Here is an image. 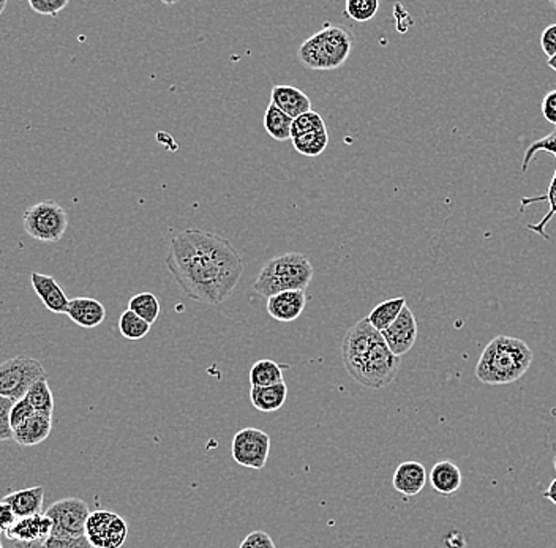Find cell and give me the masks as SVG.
<instances>
[{"label":"cell","instance_id":"obj_6","mask_svg":"<svg viewBox=\"0 0 556 548\" xmlns=\"http://www.w3.org/2000/svg\"><path fill=\"white\" fill-rule=\"evenodd\" d=\"M45 378H48V374L42 362L27 355L12 357L0 364V397L10 398L13 402L23 400L36 381Z\"/></svg>","mask_w":556,"mask_h":548},{"label":"cell","instance_id":"obj_13","mask_svg":"<svg viewBox=\"0 0 556 548\" xmlns=\"http://www.w3.org/2000/svg\"><path fill=\"white\" fill-rule=\"evenodd\" d=\"M53 531V523L46 513L32 517L18 518L16 523L6 531L5 536L10 543H45Z\"/></svg>","mask_w":556,"mask_h":548},{"label":"cell","instance_id":"obj_31","mask_svg":"<svg viewBox=\"0 0 556 548\" xmlns=\"http://www.w3.org/2000/svg\"><path fill=\"white\" fill-rule=\"evenodd\" d=\"M380 10L378 0H348L345 5V15L357 23H367L376 16Z\"/></svg>","mask_w":556,"mask_h":548},{"label":"cell","instance_id":"obj_10","mask_svg":"<svg viewBox=\"0 0 556 548\" xmlns=\"http://www.w3.org/2000/svg\"><path fill=\"white\" fill-rule=\"evenodd\" d=\"M85 537L94 548H122L127 541L128 524L117 513L95 511L87 518Z\"/></svg>","mask_w":556,"mask_h":548},{"label":"cell","instance_id":"obj_14","mask_svg":"<svg viewBox=\"0 0 556 548\" xmlns=\"http://www.w3.org/2000/svg\"><path fill=\"white\" fill-rule=\"evenodd\" d=\"M31 284L36 295L43 302V305L48 308L49 312L57 314H67L70 299L65 294V291L62 290L61 284L55 282V277L45 275V274H38V272H32Z\"/></svg>","mask_w":556,"mask_h":548},{"label":"cell","instance_id":"obj_47","mask_svg":"<svg viewBox=\"0 0 556 548\" xmlns=\"http://www.w3.org/2000/svg\"><path fill=\"white\" fill-rule=\"evenodd\" d=\"M0 548H4V545H2V543H0Z\"/></svg>","mask_w":556,"mask_h":548},{"label":"cell","instance_id":"obj_39","mask_svg":"<svg viewBox=\"0 0 556 548\" xmlns=\"http://www.w3.org/2000/svg\"><path fill=\"white\" fill-rule=\"evenodd\" d=\"M541 111L544 115L545 121L551 122L556 127V91H551L542 100Z\"/></svg>","mask_w":556,"mask_h":548},{"label":"cell","instance_id":"obj_42","mask_svg":"<svg viewBox=\"0 0 556 548\" xmlns=\"http://www.w3.org/2000/svg\"><path fill=\"white\" fill-rule=\"evenodd\" d=\"M544 498L545 500L551 501V503H553V504H555L556 506V477L555 479H553V481H551V485H549V488L545 490Z\"/></svg>","mask_w":556,"mask_h":548},{"label":"cell","instance_id":"obj_27","mask_svg":"<svg viewBox=\"0 0 556 548\" xmlns=\"http://www.w3.org/2000/svg\"><path fill=\"white\" fill-rule=\"evenodd\" d=\"M293 145L303 157H320L329 145V133L326 130L309 133L293 139Z\"/></svg>","mask_w":556,"mask_h":548},{"label":"cell","instance_id":"obj_9","mask_svg":"<svg viewBox=\"0 0 556 548\" xmlns=\"http://www.w3.org/2000/svg\"><path fill=\"white\" fill-rule=\"evenodd\" d=\"M273 441L271 436L260 428H243L239 430L231 444L233 460L237 464L250 470H263L271 455Z\"/></svg>","mask_w":556,"mask_h":548},{"label":"cell","instance_id":"obj_36","mask_svg":"<svg viewBox=\"0 0 556 548\" xmlns=\"http://www.w3.org/2000/svg\"><path fill=\"white\" fill-rule=\"evenodd\" d=\"M35 414V410L32 408V404H29L27 398L18 400L15 402L12 408V414H10V422H12V428H18L21 423H25L27 419H31Z\"/></svg>","mask_w":556,"mask_h":548},{"label":"cell","instance_id":"obj_22","mask_svg":"<svg viewBox=\"0 0 556 548\" xmlns=\"http://www.w3.org/2000/svg\"><path fill=\"white\" fill-rule=\"evenodd\" d=\"M248 380L252 387L275 386V384L284 383L283 365L271 359H261V361L254 362L250 368Z\"/></svg>","mask_w":556,"mask_h":548},{"label":"cell","instance_id":"obj_32","mask_svg":"<svg viewBox=\"0 0 556 548\" xmlns=\"http://www.w3.org/2000/svg\"><path fill=\"white\" fill-rule=\"evenodd\" d=\"M538 152H547L551 154L556 160V127L551 135H547L542 139H538L536 143H532L525 152V158H523V164H521V171H526L531 164V160Z\"/></svg>","mask_w":556,"mask_h":548},{"label":"cell","instance_id":"obj_24","mask_svg":"<svg viewBox=\"0 0 556 548\" xmlns=\"http://www.w3.org/2000/svg\"><path fill=\"white\" fill-rule=\"evenodd\" d=\"M291 127H293V119L290 115H284L283 111H280L275 105L271 103L264 115V128L269 133V136L275 141L293 139L291 138Z\"/></svg>","mask_w":556,"mask_h":548},{"label":"cell","instance_id":"obj_37","mask_svg":"<svg viewBox=\"0 0 556 548\" xmlns=\"http://www.w3.org/2000/svg\"><path fill=\"white\" fill-rule=\"evenodd\" d=\"M239 548H277L266 531H253L243 539Z\"/></svg>","mask_w":556,"mask_h":548},{"label":"cell","instance_id":"obj_2","mask_svg":"<svg viewBox=\"0 0 556 548\" xmlns=\"http://www.w3.org/2000/svg\"><path fill=\"white\" fill-rule=\"evenodd\" d=\"M342 361L351 378L367 389H382L392 384L400 370V357L392 354L382 332L376 331L367 318L346 332Z\"/></svg>","mask_w":556,"mask_h":548},{"label":"cell","instance_id":"obj_7","mask_svg":"<svg viewBox=\"0 0 556 548\" xmlns=\"http://www.w3.org/2000/svg\"><path fill=\"white\" fill-rule=\"evenodd\" d=\"M25 231L35 241L55 244L67 233L68 215L55 201H42L25 212Z\"/></svg>","mask_w":556,"mask_h":548},{"label":"cell","instance_id":"obj_8","mask_svg":"<svg viewBox=\"0 0 556 548\" xmlns=\"http://www.w3.org/2000/svg\"><path fill=\"white\" fill-rule=\"evenodd\" d=\"M45 513L53 523L51 536H85V523L91 515L85 501L79 498H64L51 504Z\"/></svg>","mask_w":556,"mask_h":548},{"label":"cell","instance_id":"obj_26","mask_svg":"<svg viewBox=\"0 0 556 548\" xmlns=\"http://www.w3.org/2000/svg\"><path fill=\"white\" fill-rule=\"evenodd\" d=\"M539 201H549V204H551V211H549V214H547V215H545V217L542 218L539 224H528V229L532 231V233H538L539 235H542L545 241H549V239H551V235L545 233V226L549 224L551 218L556 217V168L555 174H553V179H551L547 194H539V196H532V198L521 199V211H525L526 205L532 204V203H539Z\"/></svg>","mask_w":556,"mask_h":548},{"label":"cell","instance_id":"obj_20","mask_svg":"<svg viewBox=\"0 0 556 548\" xmlns=\"http://www.w3.org/2000/svg\"><path fill=\"white\" fill-rule=\"evenodd\" d=\"M43 501H45V488L31 487L18 490L6 494L4 503L12 507L13 513L18 518L32 517L43 513Z\"/></svg>","mask_w":556,"mask_h":548},{"label":"cell","instance_id":"obj_15","mask_svg":"<svg viewBox=\"0 0 556 548\" xmlns=\"http://www.w3.org/2000/svg\"><path fill=\"white\" fill-rule=\"evenodd\" d=\"M271 103L275 105L280 111H283L284 115H290L293 121L299 115L312 111V100L309 95L294 85H273V92H271Z\"/></svg>","mask_w":556,"mask_h":548},{"label":"cell","instance_id":"obj_25","mask_svg":"<svg viewBox=\"0 0 556 548\" xmlns=\"http://www.w3.org/2000/svg\"><path fill=\"white\" fill-rule=\"evenodd\" d=\"M25 398L29 400L32 408L35 410L36 414L43 416L53 417L55 413V395L49 387L48 378L36 381L35 384L29 389Z\"/></svg>","mask_w":556,"mask_h":548},{"label":"cell","instance_id":"obj_19","mask_svg":"<svg viewBox=\"0 0 556 548\" xmlns=\"http://www.w3.org/2000/svg\"><path fill=\"white\" fill-rule=\"evenodd\" d=\"M53 430V417L34 414L25 423L13 430V441H16L19 446L32 447L40 444L48 438Z\"/></svg>","mask_w":556,"mask_h":548},{"label":"cell","instance_id":"obj_21","mask_svg":"<svg viewBox=\"0 0 556 548\" xmlns=\"http://www.w3.org/2000/svg\"><path fill=\"white\" fill-rule=\"evenodd\" d=\"M288 398V387L284 383L275 386L252 387L250 391V402L254 410L261 413H273L283 408L284 402Z\"/></svg>","mask_w":556,"mask_h":548},{"label":"cell","instance_id":"obj_30","mask_svg":"<svg viewBox=\"0 0 556 548\" xmlns=\"http://www.w3.org/2000/svg\"><path fill=\"white\" fill-rule=\"evenodd\" d=\"M320 130H326V122L321 117L318 111H309L305 115H299L297 119L293 121V127H291V138H299L303 135H309V133L320 132Z\"/></svg>","mask_w":556,"mask_h":548},{"label":"cell","instance_id":"obj_17","mask_svg":"<svg viewBox=\"0 0 556 548\" xmlns=\"http://www.w3.org/2000/svg\"><path fill=\"white\" fill-rule=\"evenodd\" d=\"M67 316L79 327L95 329L106 318V308L97 299L74 297V299H70Z\"/></svg>","mask_w":556,"mask_h":548},{"label":"cell","instance_id":"obj_4","mask_svg":"<svg viewBox=\"0 0 556 548\" xmlns=\"http://www.w3.org/2000/svg\"><path fill=\"white\" fill-rule=\"evenodd\" d=\"M313 278V265L303 254H286L269 259L263 265L253 288L263 297H273L283 291L307 290Z\"/></svg>","mask_w":556,"mask_h":548},{"label":"cell","instance_id":"obj_1","mask_svg":"<svg viewBox=\"0 0 556 548\" xmlns=\"http://www.w3.org/2000/svg\"><path fill=\"white\" fill-rule=\"evenodd\" d=\"M166 265L188 299L209 305L228 301L245 269L228 239L201 229H185L171 239Z\"/></svg>","mask_w":556,"mask_h":548},{"label":"cell","instance_id":"obj_28","mask_svg":"<svg viewBox=\"0 0 556 548\" xmlns=\"http://www.w3.org/2000/svg\"><path fill=\"white\" fill-rule=\"evenodd\" d=\"M128 310H132L134 314H138L152 325L160 316V301H158L157 295L145 291V293H139L130 299Z\"/></svg>","mask_w":556,"mask_h":548},{"label":"cell","instance_id":"obj_43","mask_svg":"<svg viewBox=\"0 0 556 548\" xmlns=\"http://www.w3.org/2000/svg\"><path fill=\"white\" fill-rule=\"evenodd\" d=\"M10 548H43L42 543H12Z\"/></svg>","mask_w":556,"mask_h":548},{"label":"cell","instance_id":"obj_29","mask_svg":"<svg viewBox=\"0 0 556 548\" xmlns=\"http://www.w3.org/2000/svg\"><path fill=\"white\" fill-rule=\"evenodd\" d=\"M119 331H121L122 337L127 338L130 342H139L147 337V334L151 332V324L138 314H134L132 310H127L119 318Z\"/></svg>","mask_w":556,"mask_h":548},{"label":"cell","instance_id":"obj_16","mask_svg":"<svg viewBox=\"0 0 556 548\" xmlns=\"http://www.w3.org/2000/svg\"><path fill=\"white\" fill-rule=\"evenodd\" d=\"M429 483V474L419 462H403L393 473L392 485L403 496H417Z\"/></svg>","mask_w":556,"mask_h":548},{"label":"cell","instance_id":"obj_45","mask_svg":"<svg viewBox=\"0 0 556 548\" xmlns=\"http://www.w3.org/2000/svg\"><path fill=\"white\" fill-rule=\"evenodd\" d=\"M8 4H6V0H0V15L5 12V8Z\"/></svg>","mask_w":556,"mask_h":548},{"label":"cell","instance_id":"obj_44","mask_svg":"<svg viewBox=\"0 0 556 548\" xmlns=\"http://www.w3.org/2000/svg\"><path fill=\"white\" fill-rule=\"evenodd\" d=\"M549 66H551L553 72H556V55L555 57H551V59H549Z\"/></svg>","mask_w":556,"mask_h":548},{"label":"cell","instance_id":"obj_3","mask_svg":"<svg viewBox=\"0 0 556 548\" xmlns=\"http://www.w3.org/2000/svg\"><path fill=\"white\" fill-rule=\"evenodd\" d=\"M532 351L521 338L498 335L490 340L476 365V378L490 386H504L530 370Z\"/></svg>","mask_w":556,"mask_h":548},{"label":"cell","instance_id":"obj_34","mask_svg":"<svg viewBox=\"0 0 556 548\" xmlns=\"http://www.w3.org/2000/svg\"><path fill=\"white\" fill-rule=\"evenodd\" d=\"M43 548H94L91 543L87 541V537H57L49 536L45 543Z\"/></svg>","mask_w":556,"mask_h":548},{"label":"cell","instance_id":"obj_48","mask_svg":"<svg viewBox=\"0 0 556 548\" xmlns=\"http://www.w3.org/2000/svg\"><path fill=\"white\" fill-rule=\"evenodd\" d=\"M0 534H2V530H0Z\"/></svg>","mask_w":556,"mask_h":548},{"label":"cell","instance_id":"obj_33","mask_svg":"<svg viewBox=\"0 0 556 548\" xmlns=\"http://www.w3.org/2000/svg\"><path fill=\"white\" fill-rule=\"evenodd\" d=\"M15 402L10 398L0 397V443L13 440L12 422L10 414Z\"/></svg>","mask_w":556,"mask_h":548},{"label":"cell","instance_id":"obj_38","mask_svg":"<svg viewBox=\"0 0 556 548\" xmlns=\"http://www.w3.org/2000/svg\"><path fill=\"white\" fill-rule=\"evenodd\" d=\"M541 48L544 55L551 59L556 55V25H551L541 35Z\"/></svg>","mask_w":556,"mask_h":548},{"label":"cell","instance_id":"obj_35","mask_svg":"<svg viewBox=\"0 0 556 548\" xmlns=\"http://www.w3.org/2000/svg\"><path fill=\"white\" fill-rule=\"evenodd\" d=\"M67 5L68 0H29V6L34 12L48 16H57Z\"/></svg>","mask_w":556,"mask_h":548},{"label":"cell","instance_id":"obj_12","mask_svg":"<svg viewBox=\"0 0 556 548\" xmlns=\"http://www.w3.org/2000/svg\"><path fill=\"white\" fill-rule=\"evenodd\" d=\"M307 293L303 290L283 291L267 299V314L280 323L296 321L307 307Z\"/></svg>","mask_w":556,"mask_h":548},{"label":"cell","instance_id":"obj_40","mask_svg":"<svg viewBox=\"0 0 556 548\" xmlns=\"http://www.w3.org/2000/svg\"><path fill=\"white\" fill-rule=\"evenodd\" d=\"M16 513H13L12 507L8 506L6 503H0V530L8 531L12 528L13 524L16 523Z\"/></svg>","mask_w":556,"mask_h":548},{"label":"cell","instance_id":"obj_23","mask_svg":"<svg viewBox=\"0 0 556 548\" xmlns=\"http://www.w3.org/2000/svg\"><path fill=\"white\" fill-rule=\"evenodd\" d=\"M405 305V297H395V299L382 302L370 312L367 320H369L370 324L375 327L376 331L384 332L387 327H391L393 321L399 318V314H402Z\"/></svg>","mask_w":556,"mask_h":548},{"label":"cell","instance_id":"obj_11","mask_svg":"<svg viewBox=\"0 0 556 548\" xmlns=\"http://www.w3.org/2000/svg\"><path fill=\"white\" fill-rule=\"evenodd\" d=\"M382 335L389 350L397 357H402L412 351L417 340V321L408 305L402 310L399 318L393 321L391 327L382 332Z\"/></svg>","mask_w":556,"mask_h":548},{"label":"cell","instance_id":"obj_41","mask_svg":"<svg viewBox=\"0 0 556 548\" xmlns=\"http://www.w3.org/2000/svg\"><path fill=\"white\" fill-rule=\"evenodd\" d=\"M442 543H444V547L446 548H466V539L462 533L459 531H451L448 533L444 539H442Z\"/></svg>","mask_w":556,"mask_h":548},{"label":"cell","instance_id":"obj_46","mask_svg":"<svg viewBox=\"0 0 556 548\" xmlns=\"http://www.w3.org/2000/svg\"><path fill=\"white\" fill-rule=\"evenodd\" d=\"M553 466H555V470H556V457L553 458Z\"/></svg>","mask_w":556,"mask_h":548},{"label":"cell","instance_id":"obj_5","mask_svg":"<svg viewBox=\"0 0 556 548\" xmlns=\"http://www.w3.org/2000/svg\"><path fill=\"white\" fill-rule=\"evenodd\" d=\"M354 36L339 25H327L307 38L299 48V59L310 70H335L351 55Z\"/></svg>","mask_w":556,"mask_h":548},{"label":"cell","instance_id":"obj_18","mask_svg":"<svg viewBox=\"0 0 556 548\" xmlns=\"http://www.w3.org/2000/svg\"><path fill=\"white\" fill-rule=\"evenodd\" d=\"M429 481L436 493L444 498H452L462 487L463 477L457 464L451 460H442L430 471Z\"/></svg>","mask_w":556,"mask_h":548}]
</instances>
